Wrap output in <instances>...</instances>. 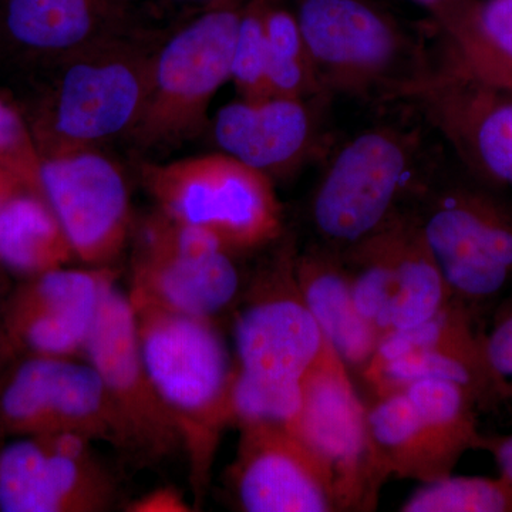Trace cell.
I'll list each match as a JSON object with an SVG mask.
<instances>
[{
    "instance_id": "obj_1",
    "label": "cell",
    "mask_w": 512,
    "mask_h": 512,
    "mask_svg": "<svg viewBox=\"0 0 512 512\" xmlns=\"http://www.w3.org/2000/svg\"><path fill=\"white\" fill-rule=\"evenodd\" d=\"M131 306L144 363L177 421L195 505H200L222 433L234 424L235 367L214 320L146 302H131Z\"/></svg>"
},
{
    "instance_id": "obj_2",
    "label": "cell",
    "mask_w": 512,
    "mask_h": 512,
    "mask_svg": "<svg viewBox=\"0 0 512 512\" xmlns=\"http://www.w3.org/2000/svg\"><path fill=\"white\" fill-rule=\"evenodd\" d=\"M295 16L325 94L402 99L431 70L372 0H299Z\"/></svg>"
},
{
    "instance_id": "obj_3",
    "label": "cell",
    "mask_w": 512,
    "mask_h": 512,
    "mask_svg": "<svg viewBox=\"0 0 512 512\" xmlns=\"http://www.w3.org/2000/svg\"><path fill=\"white\" fill-rule=\"evenodd\" d=\"M70 56L33 133L42 158L130 136L146 106L154 53L110 36Z\"/></svg>"
},
{
    "instance_id": "obj_4",
    "label": "cell",
    "mask_w": 512,
    "mask_h": 512,
    "mask_svg": "<svg viewBox=\"0 0 512 512\" xmlns=\"http://www.w3.org/2000/svg\"><path fill=\"white\" fill-rule=\"evenodd\" d=\"M140 175L158 211L210 232L231 252L262 247L282 234L272 178L228 154L148 163Z\"/></svg>"
},
{
    "instance_id": "obj_5",
    "label": "cell",
    "mask_w": 512,
    "mask_h": 512,
    "mask_svg": "<svg viewBox=\"0 0 512 512\" xmlns=\"http://www.w3.org/2000/svg\"><path fill=\"white\" fill-rule=\"evenodd\" d=\"M241 10L231 2L205 9L154 53L146 106L130 134L137 144L170 146L200 133L231 80Z\"/></svg>"
},
{
    "instance_id": "obj_6",
    "label": "cell",
    "mask_w": 512,
    "mask_h": 512,
    "mask_svg": "<svg viewBox=\"0 0 512 512\" xmlns=\"http://www.w3.org/2000/svg\"><path fill=\"white\" fill-rule=\"evenodd\" d=\"M419 141L394 127L363 131L333 158L313 198L320 235L353 247L393 220L400 194L416 174Z\"/></svg>"
},
{
    "instance_id": "obj_7",
    "label": "cell",
    "mask_w": 512,
    "mask_h": 512,
    "mask_svg": "<svg viewBox=\"0 0 512 512\" xmlns=\"http://www.w3.org/2000/svg\"><path fill=\"white\" fill-rule=\"evenodd\" d=\"M301 384L295 434L332 473L339 511L375 510L380 487L390 476L373 446L367 407L349 367L328 340Z\"/></svg>"
},
{
    "instance_id": "obj_8",
    "label": "cell",
    "mask_w": 512,
    "mask_h": 512,
    "mask_svg": "<svg viewBox=\"0 0 512 512\" xmlns=\"http://www.w3.org/2000/svg\"><path fill=\"white\" fill-rule=\"evenodd\" d=\"M239 282L220 239L158 211L141 229L127 295L131 302L214 319L235 301Z\"/></svg>"
},
{
    "instance_id": "obj_9",
    "label": "cell",
    "mask_w": 512,
    "mask_h": 512,
    "mask_svg": "<svg viewBox=\"0 0 512 512\" xmlns=\"http://www.w3.org/2000/svg\"><path fill=\"white\" fill-rule=\"evenodd\" d=\"M99 373L123 436V453L160 461L183 450L177 421L148 373L127 293L111 282L83 356Z\"/></svg>"
},
{
    "instance_id": "obj_10",
    "label": "cell",
    "mask_w": 512,
    "mask_h": 512,
    "mask_svg": "<svg viewBox=\"0 0 512 512\" xmlns=\"http://www.w3.org/2000/svg\"><path fill=\"white\" fill-rule=\"evenodd\" d=\"M419 225L454 299L468 311L511 284L512 211L487 192H444Z\"/></svg>"
},
{
    "instance_id": "obj_11",
    "label": "cell",
    "mask_w": 512,
    "mask_h": 512,
    "mask_svg": "<svg viewBox=\"0 0 512 512\" xmlns=\"http://www.w3.org/2000/svg\"><path fill=\"white\" fill-rule=\"evenodd\" d=\"M94 441L73 433L30 434L0 450V511L106 512L119 487Z\"/></svg>"
},
{
    "instance_id": "obj_12",
    "label": "cell",
    "mask_w": 512,
    "mask_h": 512,
    "mask_svg": "<svg viewBox=\"0 0 512 512\" xmlns=\"http://www.w3.org/2000/svg\"><path fill=\"white\" fill-rule=\"evenodd\" d=\"M10 433H73L124 450L119 420L99 373L70 357L29 356L0 396Z\"/></svg>"
},
{
    "instance_id": "obj_13",
    "label": "cell",
    "mask_w": 512,
    "mask_h": 512,
    "mask_svg": "<svg viewBox=\"0 0 512 512\" xmlns=\"http://www.w3.org/2000/svg\"><path fill=\"white\" fill-rule=\"evenodd\" d=\"M288 249L256 282L235 323L237 370L269 383H301L325 346V336L303 301Z\"/></svg>"
},
{
    "instance_id": "obj_14",
    "label": "cell",
    "mask_w": 512,
    "mask_h": 512,
    "mask_svg": "<svg viewBox=\"0 0 512 512\" xmlns=\"http://www.w3.org/2000/svg\"><path fill=\"white\" fill-rule=\"evenodd\" d=\"M40 185L77 259L110 268L131 229L130 194L116 163L93 148L43 158Z\"/></svg>"
},
{
    "instance_id": "obj_15",
    "label": "cell",
    "mask_w": 512,
    "mask_h": 512,
    "mask_svg": "<svg viewBox=\"0 0 512 512\" xmlns=\"http://www.w3.org/2000/svg\"><path fill=\"white\" fill-rule=\"evenodd\" d=\"M237 426L241 437L229 480L239 510L339 511L332 473L293 431L264 421Z\"/></svg>"
},
{
    "instance_id": "obj_16",
    "label": "cell",
    "mask_w": 512,
    "mask_h": 512,
    "mask_svg": "<svg viewBox=\"0 0 512 512\" xmlns=\"http://www.w3.org/2000/svg\"><path fill=\"white\" fill-rule=\"evenodd\" d=\"M478 174L512 187V93L430 70L404 93Z\"/></svg>"
},
{
    "instance_id": "obj_17",
    "label": "cell",
    "mask_w": 512,
    "mask_h": 512,
    "mask_svg": "<svg viewBox=\"0 0 512 512\" xmlns=\"http://www.w3.org/2000/svg\"><path fill=\"white\" fill-rule=\"evenodd\" d=\"M114 281L109 266H66L33 276L6 319L10 342L30 356H83L104 293Z\"/></svg>"
},
{
    "instance_id": "obj_18",
    "label": "cell",
    "mask_w": 512,
    "mask_h": 512,
    "mask_svg": "<svg viewBox=\"0 0 512 512\" xmlns=\"http://www.w3.org/2000/svg\"><path fill=\"white\" fill-rule=\"evenodd\" d=\"M367 423L387 474L421 484L453 474L464 453L480 444V431L470 421L419 406L403 390L377 397L367 409Z\"/></svg>"
},
{
    "instance_id": "obj_19",
    "label": "cell",
    "mask_w": 512,
    "mask_h": 512,
    "mask_svg": "<svg viewBox=\"0 0 512 512\" xmlns=\"http://www.w3.org/2000/svg\"><path fill=\"white\" fill-rule=\"evenodd\" d=\"M315 136V117L302 99H241L222 107L214 123L222 153L271 178L302 164Z\"/></svg>"
},
{
    "instance_id": "obj_20",
    "label": "cell",
    "mask_w": 512,
    "mask_h": 512,
    "mask_svg": "<svg viewBox=\"0 0 512 512\" xmlns=\"http://www.w3.org/2000/svg\"><path fill=\"white\" fill-rule=\"evenodd\" d=\"M365 379L377 397L399 392L423 380L460 384L476 397L478 406L512 399V394L494 375L484 350V336L468 323L446 326L416 348L386 359H372Z\"/></svg>"
},
{
    "instance_id": "obj_21",
    "label": "cell",
    "mask_w": 512,
    "mask_h": 512,
    "mask_svg": "<svg viewBox=\"0 0 512 512\" xmlns=\"http://www.w3.org/2000/svg\"><path fill=\"white\" fill-rule=\"evenodd\" d=\"M296 281L323 336L349 369H365L382 336L357 311L349 274L329 252L296 256Z\"/></svg>"
},
{
    "instance_id": "obj_22",
    "label": "cell",
    "mask_w": 512,
    "mask_h": 512,
    "mask_svg": "<svg viewBox=\"0 0 512 512\" xmlns=\"http://www.w3.org/2000/svg\"><path fill=\"white\" fill-rule=\"evenodd\" d=\"M441 26L448 37L444 69L512 93V0L463 3Z\"/></svg>"
},
{
    "instance_id": "obj_23",
    "label": "cell",
    "mask_w": 512,
    "mask_h": 512,
    "mask_svg": "<svg viewBox=\"0 0 512 512\" xmlns=\"http://www.w3.org/2000/svg\"><path fill=\"white\" fill-rule=\"evenodd\" d=\"M124 0H8L6 28L20 45L73 53L114 36Z\"/></svg>"
},
{
    "instance_id": "obj_24",
    "label": "cell",
    "mask_w": 512,
    "mask_h": 512,
    "mask_svg": "<svg viewBox=\"0 0 512 512\" xmlns=\"http://www.w3.org/2000/svg\"><path fill=\"white\" fill-rule=\"evenodd\" d=\"M76 258L49 202L23 191L0 210V264L23 275L66 268Z\"/></svg>"
},
{
    "instance_id": "obj_25",
    "label": "cell",
    "mask_w": 512,
    "mask_h": 512,
    "mask_svg": "<svg viewBox=\"0 0 512 512\" xmlns=\"http://www.w3.org/2000/svg\"><path fill=\"white\" fill-rule=\"evenodd\" d=\"M392 245L396 295L390 333L426 322L454 299L419 221L394 217Z\"/></svg>"
},
{
    "instance_id": "obj_26",
    "label": "cell",
    "mask_w": 512,
    "mask_h": 512,
    "mask_svg": "<svg viewBox=\"0 0 512 512\" xmlns=\"http://www.w3.org/2000/svg\"><path fill=\"white\" fill-rule=\"evenodd\" d=\"M265 32L269 97L308 100L325 94L295 13L276 8L266 0Z\"/></svg>"
},
{
    "instance_id": "obj_27",
    "label": "cell",
    "mask_w": 512,
    "mask_h": 512,
    "mask_svg": "<svg viewBox=\"0 0 512 512\" xmlns=\"http://www.w3.org/2000/svg\"><path fill=\"white\" fill-rule=\"evenodd\" d=\"M403 512H512V484L504 477L440 478L421 485Z\"/></svg>"
},
{
    "instance_id": "obj_28",
    "label": "cell",
    "mask_w": 512,
    "mask_h": 512,
    "mask_svg": "<svg viewBox=\"0 0 512 512\" xmlns=\"http://www.w3.org/2000/svg\"><path fill=\"white\" fill-rule=\"evenodd\" d=\"M301 383L262 382L244 375L235 367L232 383L234 424L264 421L279 424L295 433L302 404Z\"/></svg>"
},
{
    "instance_id": "obj_29",
    "label": "cell",
    "mask_w": 512,
    "mask_h": 512,
    "mask_svg": "<svg viewBox=\"0 0 512 512\" xmlns=\"http://www.w3.org/2000/svg\"><path fill=\"white\" fill-rule=\"evenodd\" d=\"M266 0H254L241 10L231 80L242 100H262L269 97L266 87L268 43L265 32Z\"/></svg>"
},
{
    "instance_id": "obj_30",
    "label": "cell",
    "mask_w": 512,
    "mask_h": 512,
    "mask_svg": "<svg viewBox=\"0 0 512 512\" xmlns=\"http://www.w3.org/2000/svg\"><path fill=\"white\" fill-rule=\"evenodd\" d=\"M42 163L32 131L19 114L0 99V167L18 175L29 191L42 195Z\"/></svg>"
},
{
    "instance_id": "obj_31",
    "label": "cell",
    "mask_w": 512,
    "mask_h": 512,
    "mask_svg": "<svg viewBox=\"0 0 512 512\" xmlns=\"http://www.w3.org/2000/svg\"><path fill=\"white\" fill-rule=\"evenodd\" d=\"M484 350L494 375L512 394V301L501 309L484 336Z\"/></svg>"
},
{
    "instance_id": "obj_32",
    "label": "cell",
    "mask_w": 512,
    "mask_h": 512,
    "mask_svg": "<svg viewBox=\"0 0 512 512\" xmlns=\"http://www.w3.org/2000/svg\"><path fill=\"white\" fill-rule=\"evenodd\" d=\"M128 512H191L194 505L174 487H160L127 505Z\"/></svg>"
},
{
    "instance_id": "obj_33",
    "label": "cell",
    "mask_w": 512,
    "mask_h": 512,
    "mask_svg": "<svg viewBox=\"0 0 512 512\" xmlns=\"http://www.w3.org/2000/svg\"><path fill=\"white\" fill-rule=\"evenodd\" d=\"M480 450L488 451L497 464L498 476L512 484V434L505 436H484L481 439Z\"/></svg>"
},
{
    "instance_id": "obj_34",
    "label": "cell",
    "mask_w": 512,
    "mask_h": 512,
    "mask_svg": "<svg viewBox=\"0 0 512 512\" xmlns=\"http://www.w3.org/2000/svg\"><path fill=\"white\" fill-rule=\"evenodd\" d=\"M29 191L18 175L0 167V210L20 192Z\"/></svg>"
},
{
    "instance_id": "obj_35",
    "label": "cell",
    "mask_w": 512,
    "mask_h": 512,
    "mask_svg": "<svg viewBox=\"0 0 512 512\" xmlns=\"http://www.w3.org/2000/svg\"><path fill=\"white\" fill-rule=\"evenodd\" d=\"M413 2L430 10L439 19L440 25L446 22L450 16H453L463 5L461 0H413Z\"/></svg>"
},
{
    "instance_id": "obj_36",
    "label": "cell",
    "mask_w": 512,
    "mask_h": 512,
    "mask_svg": "<svg viewBox=\"0 0 512 512\" xmlns=\"http://www.w3.org/2000/svg\"><path fill=\"white\" fill-rule=\"evenodd\" d=\"M163 2L175 3V5L181 6H204L205 9H210L222 5V3L231 2V0H163Z\"/></svg>"
}]
</instances>
